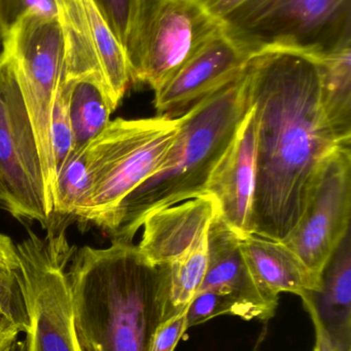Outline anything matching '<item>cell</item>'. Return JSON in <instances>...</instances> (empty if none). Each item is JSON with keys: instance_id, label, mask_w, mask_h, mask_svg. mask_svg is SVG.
Listing matches in <instances>:
<instances>
[{"instance_id": "1", "label": "cell", "mask_w": 351, "mask_h": 351, "mask_svg": "<svg viewBox=\"0 0 351 351\" xmlns=\"http://www.w3.org/2000/svg\"><path fill=\"white\" fill-rule=\"evenodd\" d=\"M257 119V186L253 234L282 243L304 208L319 162L341 141L321 104L313 56L288 49L253 53L243 69Z\"/></svg>"}, {"instance_id": "2", "label": "cell", "mask_w": 351, "mask_h": 351, "mask_svg": "<svg viewBox=\"0 0 351 351\" xmlns=\"http://www.w3.org/2000/svg\"><path fill=\"white\" fill-rule=\"evenodd\" d=\"M84 351H150L164 322L169 264L154 265L133 243L76 250L67 269Z\"/></svg>"}, {"instance_id": "3", "label": "cell", "mask_w": 351, "mask_h": 351, "mask_svg": "<svg viewBox=\"0 0 351 351\" xmlns=\"http://www.w3.org/2000/svg\"><path fill=\"white\" fill-rule=\"evenodd\" d=\"M251 108L242 70L236 80L189 109L181 117L177 139L158 172L115 210L107 232L111 241L132 243L150 213L204 195L210 174Z\"/></svg>"}, {"instance_id": "4", "label": "cell", "mask_w": 351, "mask_h": 351, "mask_svg": "<svg viewBox=\"0 0 351 351\" xmlns=\"http://www.w3.org/2000/svg\"><path fill=\"white\" fill-rule=\"evenodd\" d=\"M181 117L111 121L84 149L89 189L73 218L107 234L122 202L166 160Z\"/></svg>"}, {"instance_id": "5", "label": "cell", "mask_w": 351, "mask_h": 351, "mask_svg": "<svg viewBox=\"0 0 351 351\" xmlns=\"http://www.w3.org/2000/svg\"><path fill=\"white\" fill-rule=\"evenodd\" d=\"M251 55L288 49L321 58L351 43V0H249L222 23Z\"/></svg>"}, {"instance_id": "6", "label": "cell", "mask_w": 351, "mask_h": 351, "mask_svg": "<svg viewBox=\"0 0 351 351\" xmlns=\"http://www.w3.org/2000/svg\"><path fill=\"white\" fill-rule=\"evenodd\" d=\"M19 282L28 315L27 351H84L74 319L68 265L76 249L64 230L18 243Z\"/></svg>"}, {"instance_id": "7", "label": "cell", "mask_w": 351, "mask_h": 351, "mask_svg": "<svg viewBox=\"0 0 351 351\" xmlns=\"http://www.w3.org/2000/svg\"><path fill=\"white\" fill-rule=\"evenodd\" d=\"M24 99L41 158L47 202L53 210L56 167L52 150V109L63 77L66 35L60 18L28 14L1 39Z\"/></svg>"}, {"instance_id": "8", "label": "cell", "mask_w": 351, "mask_h": 351, "mask_svg": "<svg viewBox=\"0 0 351 351\" xmlns=\"http://www.w3.org/2000/svg\"><path fill=\"white\" fill-rule=\"evenodd\" d=\"M220 28L196 0H139L124 45L131 84L159 90Z\"/></svg>"}, {"instance_id": "9", "label": "cell", "mask_w": 351, "mask_h": 351, "mask_svg": "<svg viewBox=\"0 0 351 351\" xmlns=\"http://www.w3.org/2000/svg\"><path fill=\"white\" fill-rule=\"evenodd\" d=\"M0 208L22 223L49 228L41 158L32 123L8 58L0 53Z\"/></svg>"}, {"instance_id": "10", "label": "cell", "mask_w": 351, "mask_h": 351, "mask_svg": "<svg viewBox=\"0 0 351 351\" xmlns=\"http://www.w3.org/2000/svg\"><path fill=\"white\" fill-rule=\"evenodd\" d=\"M351 142L336 145L309 183L294 230L282 241L321 280L330 258L350 231Z\"/></svg>"}, {"instance_id": "11", "label": "cell", "mask_w": 351, "mask_h": 351, "mask_svg": "<svg viewBox=\"0 0 351 351\" xmlns=\"http://www.w3.org/2000/svg\"><path fill=\"white\" fill-rule=\"evenodd\" d=\"M59 2L66 35L65 77H96L115 110L131 84L123 45L93 0Z\"/></svg>"}, {"instance_id": "12", "label": "cell", "mask_w": 351, "mask_h": 351, "mask_svg": "<svg viewBox=\"0 0 351 351\" xmlns=\"http://www.w3.org/2000/svg\"><path fill=\"white\" fill-rule=\"evenodd\" d=\"M251 56L222 27L155 90L157 115L177 119L185 114L202 99L236 80Z\"/></svg>"}, {"instance_id": "13", "label": "cell", "mask_w": 351, "mask_h": 351, "mask_svg": "<svg viewBox=\"0 0 351 351\" xmlns=\"http://www.w3.org/2000/svg\"><path fill=\"white\" fill-rule=\"evenodd\" d=\"M257 142V119L251 105L232 143L210 174L204 192L216 200L218 216L239 239L253 234Z\"/></svg>"}, {"instance_id": "14", "label": "cell", "mask_w": 351, "mask_h": 351, "mask_svg": "<svg viewBox=\"0 0 351 351\" xmlns=\"http://www.w3.org/2000/svg\"><path fill=\"white\" fill-rule=\"evenodd\" d=\"M218 214V204L210 195L155 210L142 223L138 249L154 265L172 263L207 237Z\"/></svg>"}, {"instance_id": "15", "label": "cell", "mask_w": 351, "mask_h": 351, "mask_svg": "<svg viewBox=\"0 0 351 351\" xmlns=\"http://www.w3.org/2000/svg\"><path fill=\"white\" fill-rule=\"evenodd\" d=\"M207 243V271L199 292L212 290L231 297L247 309L251 319H272L275 307L262 296L241 253L239 237L218 214L210 224Z\"/></svg>"}, {"instance_id": "16", "label": "cell", "mask_w": 351, "mask_h": 351, "mask_svg": "<svg viewBox=\"0 0 351 351\" xmlns=\"http://www.w3.org/2000/svg\"><path fill=\"white\" fill-rule=\"evenodd\" d=\"M239 247L256 286L275 308L282 293L302 299L321 289V280L284 243L251 234L239 239Z\"/></svg>"}, {"instance_id": "17", "label": "cell", "mask_w": 351, "mask_h": 351, "mask_svg": "<svg viewBox=\"0 0 351 351\" xmlns=\"http://www.w3.org/2000/svg\"><path fill=\"white\" fill-rule=\"evenodd\" d=\"M339 351H351V235L342 239L321 274V286L302 298Z\"/></svg>"}, {"instance_id": "18", "label": "cell", "mask_w": 351, "mask_h": 351, "mask_svg": "<svg viewBox=\"0 0 351 351\" xmlns=\"http://www.w3.org/2000/svg\"><path fill=\"white\" fill-rule=\"evenodd\" d=\"M69 88V119L73 149L82 152L111 123L113 107L104 86L92 76L63 80Z\"/></svg>"}, {"instance_id": "19", "label": "cell", "mask_w": 351, "mask_h": 351, "mask_svg": "<svg viewBox=\"0 0 351 351\" xmlns=\"http://www.w3.org/2000/svg\"><path fill=\"white\" fill-rule=\"evenodd\" d=\"M317 60L328 123L338 139L351 141V43Z\"/></svg>"}, {"instance_id": "20", "label": "cell", "mask_w": 351, "mask_h": 351, "mask_svg": "<svg viewBox=\"0 0 351 351\" xmlns=\"http://www.w3.org/2000/svg\"><path fill=\"white\" fill-rule=\"evenodd\" d=\"M207 265V237L191 251L169 264L168 295L164 322L187 311L203 284Z\"/></svg>"}, {"instance_id": "21", "label": "cell", "mask_w": 351, "mask_h": 351, "mask_svg": "<svg viewBox=\"0 0 351 351\" xmlns=\"http://www.w3.org/2000/svg\"><path fill=\"white\" fill-rule=\"evenodd\" d=\"M89 189L84 150L72 149L56 177L54 215L74 217Z\"/></svg>"}, {"instance_id": "22", "label": "cell", "mask_w": 351, "mask_h": 351, "mask_svg": "<svg viewBox=\"0 0 351 351\" xmlns=\"http://www.w3.org/2000/svg\"><path fill=\"white\" fill-rule=\"evenodd\" d=\"M68 101H69V88L67 84L61 80L54 99L51 125H49L56 177H57V171L73 149V136H72L71 125H70Z\"/></svg>"}, {"instance_id": "23", "label": "cell", "mask_w": 351, "mask_h": 351, "mask_svg": "<svg viewBox=\"0 0 351 351\" xmlns=\"http://www.w3.org/2000/svg\"><path fill=\"white\" fill-rule=\"evenodd\" d=\"M224 315H235L245 321H251L247 309L231 297L216 291H200L188 306L187 329Z\"/></svg>"}, {"instance_id": "24", "label": "cell", "mask_w": 351, "mask_h": 351, "mask_svg": "<svg viewBox=\"0 0 351 351\" xmlns=\"http://www.w3.org/2000/svg\"><path fill=\"white\" fill-rule=\"evenodd\" d=\"M28 14L60 18L59 0H0V38Z\"/></svg>"}, {"instance_id": "25", "label": "cell", "mask_w": 351, "mask_h": 351, "mask_svg": "<svg viewBox=\"0 0 351 351\" xmlns=\"http://www.w3.org/2000/svg\"><path fill=\"white\" fill-rule=\"evenodd\" d=\"M122 45H125L139 0H93Z\"/></svg>"}, {"instance_id": "26", "label": "cell", "mask_w": 351, "mask_h": 351, "mask_svg": "<svg viewBox=\"0 0 351 351\" xmlns=\"http://www.w3.org/2000/svg\"><path fill=\"white\" fill-rule=\"evenodd\" d=\"M187 331L185 311L181 315L161 324L152 337L150 351H174L179 340Z\"/></svg>"}, {"instance_id": "27", "label": "cell", "mask_w": 351, "mask_h": 351, "mask_svg": "<svg viewBox=\"0 0 351 351\" xmlns=\"http://www.w3.org/2000/svg\"><path fill=\"white\" fill-rule=\"evenodd\" d=\"M208 14L220 23L234 14L249 0H196Z\"/></svg>"}, {"instance_id": "28", "label": "cell", "mask_w": 351, "mask_h": 351, "mask_svg": "<svg viewBox=\"0 0 351 351\" xmlns=\"http://www.w3.org/2000/svg\"><path fill=\"white\" fill-rule=\"evenodd\" d=\"M21 331L0 311V351H3L18 339Z\"/></svg>"}, {"instance_id": "29", "label": "cell", "mask_w": 351, "mask_h": 351, "mask_svg": "<svg viewBox=\"0 0 351 351\" xmlns=\"http://www.w3.org/2000/svg\"><path fill=\"white\" fill-rule=\"evenodd\" d=\"M310 315L315 328V351H339L332 344L327 332L315 315Z\"/></svg>"}, {"instance_id": "30", "label": "cell", "mask_w": 351, "mask_h": 351, "mask_svg": "<svg viewBox=\"0 0 351 351\" xmlns=\"http://www.w3.org/2000/svg\"><path fill=\"white\" fill-rule=\"evenodd\" d=\"M3 351H27L26 342H25V340L16 339V341L12 342V343Z\"/></svg>"}, {"instance_id": "31", "label": "cell", "mask_w": 351, "mask_h": 351, "mask_svg": "<svg viewBox=\"0 0 351 351\" xmlns=\"http://www.w3.org/2000/svg\"><path fill=\"white\" fill-rule=\"evenodd\" d=\"M0 45H1V38H0Z\"/></svg>"}, {"instance_id": "32", "label": "cell", "mask_w": 351, "mask_h": 351, "mask_svg": "<svg viewBox=\"0 0 351 351\" xmlns=\"http://www.w3.org/2000/svg\"><path fill=\"white\" fill-rule=\"evenodd\" d=\"M0 47H1V45H0Z\"/></svg>"}]
</instances>
